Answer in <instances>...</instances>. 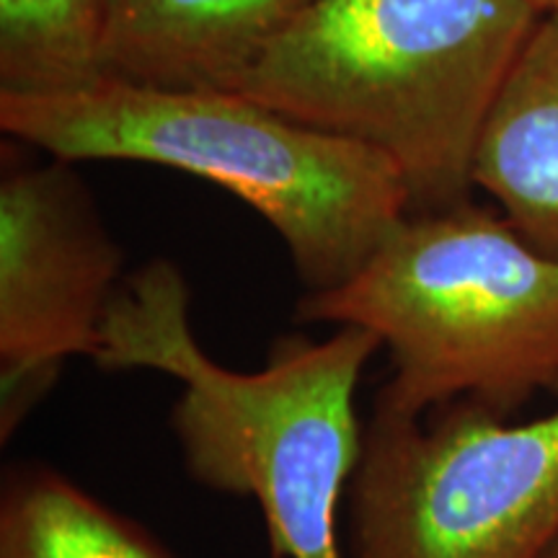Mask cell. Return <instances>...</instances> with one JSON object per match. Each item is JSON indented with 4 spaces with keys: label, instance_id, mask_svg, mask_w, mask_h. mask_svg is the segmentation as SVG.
Returning a JSON list of instances; mask_svg holds the SVG:
<instances>
[{
    "label": "cell",
    "instance_id": "6da1fadb",
    "mask_svg": "<svg viewBox=\"0 0 558 558\" xmlns=\"http://www.w3.org/2000/svg\"><path fill=\"white\" fill-rule=\"evenodd\" d=\"M378 349L373 331L337 326L320 341L279 339L254 373L230 369L194 337L181 269L153 259L124 277L90 362L181 383L171 429L186 473L254 501L271 558H344L339 518L365 439L354 399Z\"/></svg>",
    "mask_w": 558,
    "mask_h": 558
},
{
    "label": "cell",
    "instance_id": "7a4b0ae2",
    "mask_svg": "<svg viewBox=\"0 0 558 558\" xmlns=\"http://www.w3.org/2000/svg\"><path fill=\"white\" fill-rule=\"evenodd\" d=\"M0 130L47 156L186 171L259 213L305 292L339 288L411 215L380 153L313 130L230 88L94 75L54 90H0Z\"/></svg>",
    "mask_w": 558,
    "mask_h": 558
},
{
    "label": "cell",
    "instance_id": "3957f363",
    "mask_svg": "<svg viewBox=\"0 0 558 558\" xmlns=\"http://www.w3.org/2000/svg\"><path fill=\"white\" fill-rule=\"evenodd\" d=\"M538 16L530 0H311L228 88L380 153L411 213L456 207Z\"/></svg>",
    "mask_w": 558,
    "mask_h": 558
},
{
    "label": "cell",
    "instance_id": "277c9868",
    "mask_svg": "<svg viewBox=\"0 0 558 558\" xmlns=\"http://www.w3.org/2000/svg\"><path fill=\"white\" fill-rule=\"evenodd\" d=\"M298 320L373 331L390 354L375 407L407 416L558 393V256L469 202L407 215L347 282L305 292Z\"/></svg>",
    "mask_w": 558,
    "mask_h": 558
},
{
    "label": "cell",
    "instance_id": "5b68a950",
    "mask_svg": "<svg viewBox=\"0 0 558 558\" xmlns=\"http://www.w3.org/2000/svg\"><path fill=\"white\" fill-rule=\"evenodd\" d=\"M558 543V407H375L347 494L344 558H546Z\"/></svg>",
    "mask_w": 558,
    "mask_h": 558
},
{
    "label": "cell",
    "instance_id": "8992f818",
    "mask_svg": "<svg viewBox=\"0 0 558 558\" xmlns=\"http://www.w3.org/2000/svg\"><path fill=\"white\" fill-rule=\"evenodd\" d=\"M122 248L70 160L29 163L3 145L0 177V435L52 388L62 362L94 360Z\"/></svg>",
    "mask_w": 558,
    "mask_h": 558
},
{
    "label": "cell",
    "instance_id": "52a82bcc",
    "mask_svg": "<svg viewBox=\"0 0 558 558\" xmlns=\"http://www.w3.org/2000/svg\"><path fill=\"white\" fill-rule=\"evenodd\" d=\"M311 0H104L101 73L228 88Z\"/></svg>",
    "mask_w": 558,
    "mask_h": 558
},
{
    "label": "cell",
    "instance_id": "ba28073f",
    "mask_svg": "<svg viewBox=\"0 0 558 558\" xmlns=\"http://www.w3.org/2000/svg\"><path fill=\"white\" fill-rule=\"evenodd\" d=\"M473 186L558 256V13H541L481 130Z\"/></svg>",
    "mask_w": 558,
    "mask_h": 558
},
{
    "label": "cell",
    "instance_id": "9c48e42d",
    "mask_svg": "<svg viewBox=\"0 0 558 558\" xmlns=\"http://www.w3.org/2000/svg\"><path fill=\"white\" fill-rule=\"evenodd\" d=\"M0 558H173L148 530L41 463L5 471Z\"/></svg>",
    "mask_w": 558,
    "mask_h": 558
},
{
    "label": "cell",
    "instance_id": "30bf717a",
    "mask_svg": "<svg viewBox=\"0 0 558 558\" xmlns=\"http://www.w3.org/2000/svg\"><path fill=\"white\" fill-rule=\"evenodd\" d=\"M104 0H0V90H54L101 73Z\"/></svg>",
    "mask_w": 558,
    "mask_h": 558
},
{
    "label": "cell",
    "instance_id": "8fae6325",
    "mask_svg": "<svg viewBox=\"0 0 558 558\" xmlns=\"http://www.w3.org/2000/svg\"><path fill=\"white\" fill-rule=\"evenodd\" d=\"M541 13H558V0H530Z\"/></svg>",
    "mask_w": 558,
    "mask_h": 558
},
{
    "label": "cell",
    "instance_id": "7c38bea8",
    "mask_svg": "<svg viewBox=\"0 0 558 558\" xmlns=\"http://www.w3.org/2000/svg\"><path fill=\"white\" fill-rule=\"evenodd\" d=\"M546 558H558V543H556V546H554V548H550V550H548V556H546Z\"/></svg>",
    "mask_w": 558,
    "mask_h": 558
}]
</instances>
